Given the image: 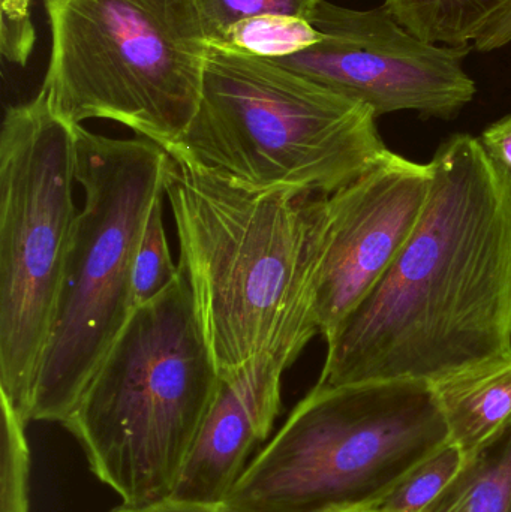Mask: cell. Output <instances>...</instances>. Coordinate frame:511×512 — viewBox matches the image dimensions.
Listing matches in <instances>:
<instances>
[{
  "label": "cell",
  "mask_w": 511,
  "mask_h": 512,
  "mask_svg": "<svg viewBox=\"0 0 511 512\" xmlns=\"http://www.w3.org/2000/svg\"><path fill=\"white\" fill-rule=\"evenodd\" d=\"M164 198L162 195L153 204L135 255L132 270L134 310L162 294L179 274V265L174 264L171 258L165 234Z\"/></svg>",
  "instance_id": "e0dca14e"
},
{
  "label": "cell",
  "mask_w": 511,
  "mask_h": 512,
  "mask_svg": "<svg viewBox=\"0 0 511 512\" xmlns=\"http://www.w3.org/2000/svg\"><path fill=\"white\" fill-rule=\"evenodd\" d=\"M467 456L452 441L407 472L389 492L363 510L368 512H423L459 477Z\"/></svg>",
  "instance_id": "5bb4252c"
},
{
  "label": "cell",
  "mask_w": 511,
  "mask_h": 512,
  "mask_svg": "<svg viewBox=\"0 0 511 512\" xmlns=\"http://www.w3.org/2000/svg\"><path fill=\"white\" fill-rule=\"evenodd\" d=\"M74 128L39 90L0 132V394L26 423L78 215Z\"/></svg>",
  "instance_id": "ba28073f"
},
{
  "label": "cell",
  "mask_w": 511,
  "mask_h": 512,
  "mask_svg": "<svg viewBox=\"0 0 511 512\" xmlns=\"http://www.w3.org/2000/svg\"><path fill=\"white\" fill-rule=\"evenodd\" d=\"M284 370L261 366L221 379L170 498L222 504L269 438L282 409Z\"/></svg>",
  "instance_id": "8fae6325"
},
{
  "label": "cell",
  "mask_w": 511,
  "mask_h": 512,
  "mask_svg": "<svg viewBox=\"0 0 511 512\" xmlns=\"http://www.w3.org/2000/svg\"><path fill=\"white\" fill-rule=\"evenodd\" d=\"M407 245L327 343L318 384L432 382L511 354V180L453 135Z\"/></svg>",
  "instance_id": "6da1fadb"
},
{
  "label": "cell",
  "mask_w": 511,
  "mask_h": 512,
  "mask_svg": "<svg viewBox=\"0 0 511 512\" xmlns=\"http://www.w3.org/2000/svg\"><path fill=\"white\" fill-rule=\"evenodd\" d=\"M396 20L419 38L449 47H471L511 0H384Z\"/></svg>",
  "instance_id": "4fadbf2b"
},
{
  "label": "cell",
  "mask_w": 511,
  "mask_h": 512,
  "mask_svg": "<svg viewBox=\"0 0 511 512\" xmlns=\"http://www.w3.org/2000/svg\"><path fill=\"white\" fill-rule=\"evenodd\" d=\"M110 512H236L227 505L209 504V502L185 501V499L167 498L153 504L131 507V505H119Z\"/></svg>",
  "instance_id": "7402d4cb"
},
{
  "label": "cell",
  "mask_w": 511,
  "mask_h": 512,
  "mask_svg": "<svg viewBox=\"0 0 511 512\" xmlns=\"http://www.w3.org/2000/svg\"><path fill=\"white\" fill-rule=\"evenodd\" d=\"M41 92L69 125L104 119L168 152L200 107L209 41L195 0H44Z\"/></svg>",
  "instance_id": "8992f818"
},
{
  "label": "cell",
  "mask_w": 511,
  "mask_h": 512,
  "mask_svg": "<svg viewBox=\"0 0 511 512\" xmlns=\"http://www.w3.org/2000/svg\"><path fill=\"white\" fill-rule=\"evenodd\" d=\"M30 2L32 0H0V53L14 65L26 66L35 47Z\"/></svg>",
  "instance_id": "ffe728a7"
},
{
  "label": "cell",
  "mask_w": 511,
  "mask_h": 512,
  "mask_svg": "<svg viewBox=\"0 0 511 512\" xmlns=\"http://www.w3.org/2000/svg\"><path fill=\"white\" fill-rule=\"evenodd\" d=\"M165 197L219 378L261 366L287 372L320 334L318 195L245 191L170 156Z\"/></svg>",
  "instance_id": "7a4b0ae2"
},
{
  "label": "cell",
  "mask_w": 511,
  "mask_h": 512,
  "mask_svg": "<svg viewBox=\"0 0 511 512\" xmlns=\"http://www.w3.org/2000/svg\"><path fill=\"white\" fill-rule=\"evenodd\" d=\"M347 512H368V511H365V510H354V511H347Z\"/></svg>",
  "instance_id": "d4e9b609"
},
{
  "label": "cell",
  "mask_w": 511,
  "mask_h": 512,
  "mask_svg": "<svg viewBox=\"0 0 511 512\" xmlns=\"http://www.w3.org/2000/svg\"><path fill=\"white\" fill-rule=\"evenodd\" d=\"M320 0H195L209 44H219L242 21L258 17L300 18L311 23Z\"/></svg>",
  "instance_id": "d6986e66"
},
{
  "label": "cell",
  "mask_w": 511,
  "mask_h": 512,
  "mask_svg": "<svg viewBox=\"0 0 511 512\" xmlns=\"http://www.w3.org/2000/svg\"><path fill=\"white\" fill-rule=\"evenodd\" d=\"M377 119L266 57L210 44L200 107L167 153L245 191L329 195L386 155Z\"/></svg>",
  "instance_id": "277c9868"
},
{
  "label": "cell",
  "mask_w": 511,
  "mask_h": 512,
  "mask_svg": "<svg viewBox=\"0 0 511 512\" xmlns=\"http://www.w3.org/2000/svg\"><path fill=\"white\" fill-rule=\"evenodd\" d=\"M510 42L511 5L485 27V30L480 33L479 38L474 42L473 47L474 50L480 51V53H489V51L506 47Z\"/></svg>",
  "instance_id": "603a6c76"
},
{
  "label": "cell",
  "mask_w": 511,
  "mask_h": 512,
  "mask_svg": "<svg viewBox=\"0 0 511 512\" xmlns=\"http://www.w3.org/2000/svg\"><path fill=\"white\" fill-rule=\"evenodd\" d=\"M323 35L309 21L290 17H258L242 21L225 35L221 47L252 56L279 59L317 44Z\"/></svg>",
  "instance_id": "2e32d148"
},
{
  "label": "cell",
  "mask_w": 511,
  "mask_h": 512,
  "mask_svg": "<svg viewBox=\"0 0 511 512\" xmlns=\"http://www.w3.org/2000/svg\"><path fill=\"white\" fill-rule=\"evenodd\" d=\"M449 441L431 382H317L224 504L236 512L363 510Z\"/></svg>",
  "instance_id": "5b68a950"
},
{
  "label": "cell",
  "mask_w": 511,
  "mask_h": 512,
  "mask_svg": "<svg viewBox=\"0 0 511 512\" xmlns=\"http://www.w3.org/2000/svg\"><path fill=\"white\" fill-rule=\"evenodd\" d=\"M450 441L471 457L511 424V354L489 358L431 382Z\"/></svg>",
  "instance_id": "7c38bea8"
},
{
  "label": "cell",
  "mask_w": 511,
  "mask_h": 512,
  "mask_svg": "<svg viewBox=\"0 0 511 512\" xmlns=\"http://www.w3.org/2000/svg\"><path fill=\"white\" fill-rule=\"evenodd\" d=\"M464 472V469H462ZM462 472L459 477L453 481L452 486L423 512H461L462 496H464V477Z\"/></svg>",
  "instance_id": "cb8c5ba5"
},
{
  "label": "cell",
  "mask_w": 511,
  "mask_h": 512,
  "mask_svg": "<svg viewBox=\"0 0 511 512\" xmlns=\"http://www.w3.org/2000/svg\"><path fill=\"white\" fill-rule=\"evenodd\" d=\"M432 179L431 164L387 150L350 185L318 195L317 321L326 342L407 245Z\"/></svg>",
  "instance_id": "30bf717a"
},
{
  "label": "cell",
  "mask_w": 511,
  "mask_h": 512,
  "mask_svg": "<svg viewBox=\"0 0 511 512\" xmlns=\"http://www.w3.org/2000/svg\"><path fill=\"white\" fill-rule=\"evenodd\" d=\"M185 274L137 307L62 426L123 505L170 498L218 390Z\"/></svg>",
  "instance_id": "3957f363"
},
{
  "label": "cell",
  "mask_w": 511,
  "mask_h": 512,
  "mask_svg": "<svg viewBox=\"0 0 511 512\" xmlns=\"http://www.w3.org/2000/svg\"><path fill=\"white\" fill-rule=\"evenodd\" d=\"M75 221L56 319L30 405V421L60 423L125 327L132 270L153 204L165 195L170 155L146 138H110L75 125Z\"/></svg>",
  "instance_id": "52a82bcc"
},
{
  "label": "cell",
  "mask_w": 511,
  "mask_h": 512,
  "mask_svg": "<svg viewBox=\"0 0 511 512\" xmlns=\"http://www.w3.org/2000/svg\"><path fill=\"white\" fill-rule=\"evenodd\" d=\"M461 512H511V424L468 457Z\"/></svg>",
  "instance_id": "9a60e30c"
},
{
  "label": "cell",
  "mask_w": 511,
  "mask_h": 512,
  "mask_svg": "<svg viewBox=\"0 0 511 512\" xmlns=\"http://www.w3.org/2000/svg\"><path fill=\"white\" fill-rule=\"evenodd\" d=\"M479 141L486 155L511 180V113L486 128Z\"/></svg>",
  "instance_id": "44dd1931"
},
{
  "label": "cell",
  "mask_w": 511,
  "mask_h": 512,
  "mask_svg": "<svg viewBox=\"0 0 511 512\" xmlns=\"http://www.w3.org/2000/svg\"><path fill=\"white\" fill-rule=\"evenodd\" d=\"M311 24L320 42L270 60L368 105L378 117L413 111L450 120L476 98V81L464 68L470 47L419 38L384 3L362 11L320 0Z\"/></svg>",
  "instance_id": "9c48e42d"
},
{
  "label": "cell",
  "mask_w": 511,
  "mask_h": 512,
  "mask_svg": "<svg viewBox=\"0 0 511 512\" xmlns=\"http://www.w3.org/2000/svg\"><path fill=\"white\" fill-rule=\"evenodd\" d=\"M2 450H0V512H30V450L26 421L0 394Z\"/></svg>",
  "instance_id": "ac0fdd59"
}]
</instances>
